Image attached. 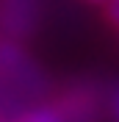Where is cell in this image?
<instances>
[{
  "label": "cell",
  "mask_w": 119,
  "mask_h": 122,
  "mask_svg": "<svg viewBox=\"0 0 119 122\" xmlns=\"http://www.w3.org/2000/svg\"><path fill=\"white\" fill-rule=\"evenodd\" d=\"M11 122H61V117L55 114V108H36V111H25L14 117Z\"/></svg>",
  "instance_id": "277c9868"
},
{
  "label": "cell",
  "mask_w": 119,
  "mask_h": 122,
  "mask_svg": "<svg viewBox=\"0 0 119 122\" xmlns=\"http://www.w3.org/2000/svg\"><path fill=\"white\" fill-rule=\"evenodd\" d=\"M36 20L33 0H3L0 6V25L11 33H28Z\"/></svg>",
  "instance_id": "3957f363"
},
{
  "label": "cell",
  "mask_w": 119,
  "mask_h": 122,
  "mask_svg": "<svg viewBox=\"0 0 119 122\" xmlns=\"http://www.w3.org/2000/svg\"><path fill=\"white\" fill-rule=\"evenodd\" d=\"M55 114L61 117V122H100V97L89 89H69L61 94V100L55 103Z\"/></svg>",
  "instance_id": "7a4b0ae2"
},
{
  "label": "cell",
  "mask_w": 119,
  "mask_h": 122,
  "mask_svg": "<svg viewBox=\"0 0 119 122\" xmlns=\"http://www.w3.org/2000/svg\"><path fill=\"white\" fill-rule=\"evenodd\" d=\"M105 20L119 28V0H108L105 3Z\"/></svg>",
  "instance_id": "5b68a950"
},
{
  "label": "cell",
  "mask_w": 119,
  "mask_h": 122,
  "mask_svg": "<svg viewBox=\"0 0 119 122\" xmlns=\"http://www.w3.org/2000/svg\"><path fill=\"white\" fill-rule=\"evenodd\" d=\"M111 117L114 122H119V86L111 92Z\"/></svg>",
  "instance_id": "8992f818"
},
{
  "label": "cell",
  "mask_w": 119,
  "mask_h": 122,
  "mask_svg": "<svg viewBox=\"0 0 119 122\" xmlns=\"http://www.w3.org/2000/svg\"><path fill=\"white\" fill-rule=\"evenodd\" d=\"M86 3H108V0H86Z\"/></svg>",
  "instance_id": "ba28073f"
},
{
  "label": "cell",
  "mask_w": 119,
  "mask_h": 122,
  "mask_svg": "<svg viewBox=\"0 0 119 122\" xmlns=\"http://www.w3.org/2000/svg\"><path fill=\"white\" fill-rule=\"evenodd\" d=\"M3 92H6V89H3V78H0V94H3ZM0 111H3V106H0Z\"/></svg>",
  "instance_id": "52a82bcc"
},
{
  "label": "cell",
  "mask_w": 119,
  "mask_h": 122,
  "mask_svg": "<svg viewBox=\"0 0 119 122\" xmlns=\"http://www.w3.org/2000/svg\"><path fill=\"white\" fill-rule=\"evenodd\" d=\"M0 78L22 97H39L47 89V78L28 56L14 45H0Z\"/></svg>",
  "instance_id": "6da1fadb"
},
{
  "label": "cell",
  "mask_w": 119,
  "mask_h": 122,
  "mask_svg": "<svg viewBox=\"0 0 119 122\" xmlns=\"http://www.w3.org/2000/svg\"><path fill=\"white\" fill-rule=\"evenodd\" d=\"M0 122H6V119H3V111H0Z\"/></svg>",
  "instance_id": "9c48e42d"
}]
</instances>
